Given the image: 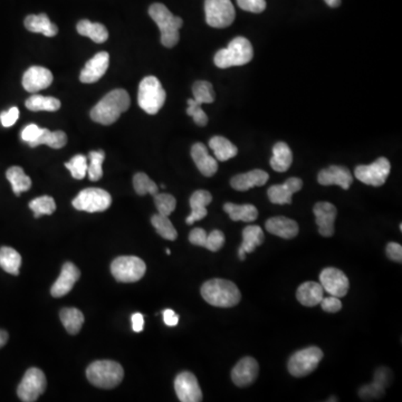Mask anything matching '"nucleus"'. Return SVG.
Segmentation results:
<instances>
[{
    "mask_svg": "<svg viewBox=\"0 0 402 402\" xmlns=\"http://www.w3.org/2000/svg\"><path fill=\"white\" fill-rule=\"evenodd\" d=\"M130 104V95L126 89H113L92 109V120L103 126H110L129 110Z\"/></svg>",
    "mask_w": 402,
    "mask_h": 402,
    "instance_id": "1",
    "label": "nucleus"
},
{
    "mask_svg": "<svg viewBox=\"0 0 402 402\" xmlns=\"http://www.w3.org/2000/svg\"><path fill=\"white\" fill-rule=\"evenodd\" d=\"M201 295L207 303L216 308H233L241 300V294L233 282L220 278L207 281L201 286Z\"/></svg>",
    "mask_w": 402,
    "mask_h": 402,
    "instance_id": "2",
    "label": "nucleus"
},
{
    "mask_svg": "<svg viewBox=\"0 0 402 402\" xmlns=\"http://www.w3.org/2000/svg\"><path fill=\"white\" fill-rule=\"evenodd\" d=\"M149 15L159 27L162 45L168 48L175 46L180 38L179 29L183 27V19L175 16L163 4L159 3L150 6Z\"/></svg>",
    "mask_w": 402,
    "mask_h": 402,
    "instance_id": "3",
    "label": "nucleus"
},
{
    "mask_svg": "<svg viewBox=\"0 0 402 402\" xmlns=\"http://www.w3.org/2000/svg\"><path fill=\"white\" fill-rule=\"evenodd\" d=\"M254 50L251 42L245 37H236L227 48L216 53L214 65L219 68L243 66L253 60Z\"/></svg>",
    "mask_w": 402,
    "mask_h": 402,
    "instance_id": "4",
    "label": "nucleus"
},
{
    "mask_svg": "<svg viewBox=\"0 0 402 402\" xmlns=\"http://www.w3.org/2000/svg\"><path fill=\"white\" fill-rule=\"evenodd\" d=\"M87 380L97 388L113 389L122 382L124 371L115 361H95L87 368Z\"/></svg>",
    "mask_w": 402,
    "mask_h": 402,
    "instance_id": "5",
    "label": "nucleus"
},
{
    "mask_svg": "<svg viewBox=\"0 0 402 402\" xmlns=\"http://www.w3.org/2000/svg\"><path fill=\"white\" fill-rule=\"evenodd\" d=\"M165 91L156 76H146L138 87V103L148 114H157L165 102Z\"/></svg>",
    "mask_w": 402,
    "mask_h": 402,
    "instance_id": "6",
    "label": "nucleus"
},
{
    "mask_svg": "<svg viewBox=\"0 0 402 402\" xmlns=\"http://www.w3.org/2000/svg\"><path fill=\"white\" fill-rule=\"evenodd\" d=\"M146 272V265L136 256H121L111 264V273L118 282L134 283L141 280Z\"/></svg>",
    "mask_w": 402,
    "mask_h": 402,
    "instance_id": "7",
    "label": "nucleus"
},
{
    "mask_svg": "<svg viewBox=\"0 0 402 402\" xmlns=\"http://www.w3.org/2000/svg\"><path fill=\"white\" fill-rule=\"evenodd\" d=\"M112 197L107 191L99 188H87L73 199L72 205L80 212H102L110 208Z\"/></svg>",
    "mask_w": 402,
    "mask_h": 402,
    "instance_id": "8",
    "label": "nucleus"
},
{
    "mask_svg": "<svg viewBox=\"0 0 402 402\" xmlns=\"http://www.w3.org/2000/svg\"><path fill=\"white\" fill-rule=\"evenodd\" d=\"M323 359V351L317 347H310L298 351L288 361V371L296 378L308 376L319 366Z\"/></svg>",
    "mask_w": 402,
    "mask_h": 402,
    "instance_id": "9",
    "label": "nucleus"
},
{
    "mask_svg": "<svg viewBox=\"0 0 402 402\" xmlns=\"http://www.w3.org/2000/svg\"><path fill=\"white\" fill-rule=\"evenodd\" d=\"M207 24L214 28H226L235 21L236 11L230 0H205Z\"/></svg>",
    "mask_w": 402,
    "mask_h": 402,
    "instance_id": "10",
    "label": "nucleus"
},
{
    "mask_svg": "<svg viewBox=\"0 0 402 402\" xmlns=\"http://www.w3.org/2000/svg\"><path fill=\"white\" fill-rule=\"evenodd\" d=\"M46 386L48 380L44 372L38 368H31L19 384L17 394L21 401L34 402L44 393Z\"/></svg>",
    "mask_w": 402,
    "mask_h": 402,
    "instance_id": "11",
    "label": "nucleus"
},
{
    "mask_svg": "<svg viewBox=\"0 0 402 402\" xmlns=\"http://www.w3.org/2000/svg\"><path fill=\"white\" fill-rule=\"evenodd\" d=\"M390 171H391V165L389 160L381 157L371 165H358L355 168L354 175L361 183L374 187H381L389 177Z\"/></svg>",
    "mask_w": 402,
    "mask_h": 402,
    "instance_id": "12",
    "label": "nucleus"
},
{
    "mask_svg": "<svg viewBox=\"0 0 402 402\" xmlns=\"http://www.w3.org/2000/svg\"><path fill=\"white\" fill-rule=\"evenodd\" d=\"M320 284L322 285L324 290H327L332 296L337 298L347 295V290L350 288L347 275L335 267H327L322 271L320 274Z\"/></svg>",
    "mask_w": 402,
    "mask_h": 402,
    "instance_id": "13",
    "label": "nucleus"
},
{
    "mask_svg": "<svg viewBox=\"0 0 402 402\" xmlns=\"http://www.w3.org/2000/svg\"><path fill=\"white\" fill-rule=\"evenodd\" d=\"M175 390L178 399L183 402L202 401V392L195 374L185 371L178 374L175 380Z\"/></svg>",
    "mask_w": 402,
    "mask_h": 402,
    "instance_id": "14",
    "label": "nucleus"
},
{
    "mask_svg": "<svg viewBox=\"0 0 402 402\" xmlns=\"http://www.w3.org/2000/svg\"><path fill=\"white\" fill-rule=\"evenodd\" d=\"M316 225L319 227V233L323 237H332L335 235V222L337 218V210L335 205L327 201L317 202L314 206Z\"/></svg>",
    "mask_w": 402,
    "mask_h": 402,
    "instance_id": "15",
    "label": "nucleus"
},
{
    "mask_svg": "<svg viewBox=\"0 0 402 402\" xmlns=\"http://www.w3.org/2000/svg\"><path fill=\"white\" fill-rule=\"evenodd\" d=\"M109 64H110V55L107 52L97 53V55L93 56L82 70L80 76L82 83H95L99 79H102L103 75L107 73Z\"/></svg>",
    "mask_w": 402,
    "mask_h": 402,
    "instance_id": "16",
    "label": "nucleus"
},
{
    "mask_svg": "<svg viewBox=\"0 0 402 402\" xmlns=\"http://www.w3.org/2000/svg\"><path fill=\"white\" fill-rule=\"evenodd\" d=\"M81 276L80 269L73 264V263H65L62 267L60 277L56 282L53 284L50 288V294L54 298H62V296L67 295L71 292L74 285L79 281Z\"/></svg>",
    "mask_w": 402,
    "mask_h": 402,
    "instance_id": "17",
    "label": "nucleus"
},
{
    "mask_svg": "<svg viewBox=\"0 0 402 402\" xmlns=\"http://www.w3.org/2000/svg\"><path fill=\"white\" fill-rule=\"evenodd\" d=\"M317 181L322 185H339L347 190L353 183V175L350 170L342 165H331L320 171Z\"/></svg>",
    "mask_w": 402,
    "mask_h": 402,
    "instance_id": "18",
    "label": "nucleus"
},
{
    "mask_svg": "<svg viewBox=\"0 0 402 402\" xmlns=\"http://www.w3.org/2000/svg\"><path fill=\"white\" fill-rule=\"evenodd\" d=\"M259 366L257 361L251 357L241 359L232 371V380L239 388L249 386L256 380Z\"/></svg>",
    "mask_w": 402,
    "mask_h": 402,
    "instance_id": "19",
    "label": "nucleus"
},
{
    "mask_svg": "<svg viewBox=\"0 0 402 402\" xmlns=\"http://www.w3.org/2000/svg\"><path fill=\"white\" fill-rule=\"evenodd\" d=\"M303 187L300 178H290L283 185H272L267 191L268 199L275 205L292 204V197Z\"/></svg>",
    "mask_w": 402,
    "mask_h": 402,
    "instance_id": "20",
    "label": "nucleus"
},
{
    "mask_svg": "<svg viewBox=\"0 0 402 402\" xmlns=\"http://www.w3.org/2000/svg\"><path fill=\"white\" fill-rule=\"evenodd\" d=\"M52 82V72L42 66L29 67L23 76V87L31 93L48 89L50 87Z\"/></svg>",
    "mask_w": 402,
    "mask_h": 402,
    "instance_id": "21",
    "label": "nucleus"
},
{
    "mask_svg": "<svg viewBox=\"0 0 402 402\" xmlns=\"http://www.w3.org/2000/svg\"><path fill=\"white\" fill-rule=\"evenodd\" d=\"M191 157L197 168L205 177H212L217 173L218 162L212 157L204 143H195L191 148Z\"/></svg>",
    "mask_w": 402,
    "mask_h": 402,
    "instance_id": "22",
    "label": "nucleus"
},
{
    "mask_svg": "<svg viewBox=\"0 0 402 402\" xmlns=\"http://www.w3.org/2000/svg\"><path fill=\"white\" fill-rule=\"evenodd\" d=\"M268 173L263 170H251L249 173L235 175L230 180V185L237 191H247L254 187H261L268 181Z\"/></svg>",
    "mask_w": 402,
    "mask_h": 402,
    "instance_id": "23",
    "label": "nucleus"
},
{
    "mask_svg": "<svg viewBox=\"0 0 402 402\" xmlns=\"http://www.w3.org/2000/svg\"><path fill=\"white\" fill-rule=\"evenodd\" d=\"M212 196L210 191H195L190 197L191 214L185 219L187 225H192L193 222L204 219L208 214L207 206L212 204Z\"/></svg>",
    "mask_w": 402,
    "mask_h": 402,
    "instance_id": "24",
    "label": "nucleus"
},
{
    "mask_svg": "<svg viewBox=\"0 0 402 402\" xmlns=\"http://www.w3.org/2000/svg\"><path fill=\"white\" fill-rule=\"evenodd\" d=\"M265 227L268 233L284 239H292L298 234V222L286 217L269 218L265 224Z\"/></svg>",
    "mask_w": 402,
    "mask_h": 402,
    "instance_id": "25",
    "label": "nucleus"
},
{
    "mask_svg": "<svg viewBox=\"0 0 402 402\" xmlns=\"http://www.w3.org/2000/svg\"><path fill=\"white\" fill-rule=\"evenodd\" d=\"M390 370L388 369H379L374 374V384L362 386L360 389L361 399L372 400L379 399L384 393V386L389 384Z\"/></svg>",
    "mask_w": 402,
    "mask_h": 402,
    "instance_id": "26",
    "label": "nucleus"
},
{
    "mask_svg": "<svg viewBox=\"0 0 402 402\" xmlns=\"http://www.w3.org/2000/svg\"><path fill=\"white\" fill-rule=\"evenodd\" d=\"M296 298L302 305L313 308L321 303L324 298V290L320 283L305 282L298 288Z\"/></svg>",
    "mask_w": 402,
    "mask_h": 402,
    "instance_id": "27",
    "label": "nucleus"
},
{
    "mask_svg": "<svg viewBox=\"0 0 402 402\" xmlns=\"http://www.w3.org/2000/svg\"><path fill=\"white\" fill-rule=\"evenodd\" d=\"M25 27L29 32L40 33L48 37L56 36L58 33V26L53 24L46 13L29 15L25 19Z\"/></svg>",
    "mask_w": 402,
    "mask_h": 402,
    "instance_id": "28",
    "label": "nucleus"
},
{
    "mask_svg": "<svg viewBox=\"0 0 402 402\" xmlns=\"http://www.w3.org/2000/svg\"><path fill=\"white\" fill-rule=\"evenodd\" d=\"M293 162V153L290 146L285 142H277L273 146V157L271 159V167L277 173H285L290 169Z\"/></svg>",
    "mask_w": 402,
    "mask_h": 402,
    "instance_id": "29",
    "label": "nucleus"
},
{
    "mask_svg": "<svg viewBox=\"0 0 402 402\" xmlns=\"http://www.w3.org/2000/svg\"><path fill=\"white\" fill-rule=\"evenodd\" d=\"M224 210L227 212L233 222H251L259 217V210L254 205H236L227 202L224 205Z\"/></svg>",
    "mask_w": 402,
    "mask_h": 402,
    "instance_id": "30",
    "label": "nucleus"
},
{
    "mask_svg": "<svg viewBox=\"0 0 402 402\" xmlns=\"http://www.w3.org/2000/svg\"><path fill=\"white\" fill-rule=\"evenodd\" d=\"M210 149L214 151L217 161L225 162L233 159L238 153L237 146L224 136H216L210 140Z\"/></svg>",
    "mask_w": 402,
    "mask_h": 402,
    "instance_id": "31",
    "label": "nucleus"
},
{
    "mask_svg": "<svg viewBox=\"0 0 402 402\" xmlns=\"http://www.w3.org/2000/svg\"><path fill=\"white\" fill-rule=\"evenodd\" d=\"M77 32L82 36H87L97 44L107 42L109 38L107 27L99 23H92L87 19H83L77 24Z\"/></svg>",
    "mask_w": 402,
    "mask_h": 402,
    "instance_id": "32",
    "label": "nucleus"
},
{
    "mask_svg": "<svg viewBox=\"0 0 402 402\" xmlns=\"http://www.w3.org/2000/svg\"><path fill=\"white\" fill-rule=\"evenodd\" d=\"M6 177L13 187V191L16 196H21V192L28 191L32 188V179L25 173L24 169L21 167L9 168L6 173Z\"/></svg>",
    "mask_w": 402,
    "mask_h": 402,
    "instance_id": "33",
    "label": "nucleus"
},
{
    "mask_svg": "<svg viewBox=\"0 0 402 402\" xmlns=\"http://www.w3.org/2000/svg\"><path fill=\"white\" fill-rule=\"evenodd\" d=\"M60 319L70 335H77L83 327L84 315L79 308H63L60 312Z\"/></svg>",
    "mask_w": 402,
    "mask_h": 402,
    "instance_id": "34",
    "label": "nucleus"
},
{
    "mask_svg": "<svg viewBox=\"0 0 402 402\" xmlns=\"http://www.w3.org/2000/svg\"><path fill=\"white\" fill-rule=\"evenodd\" d=\"M21 266V254L11 247L0 249V267L11 275H18Z\"/></svg>",
    "mask_w": 402,
    "mask_h": 402,
    "instance_id": "35",
    "label": "nucleus"
},
{
    "mask_svg": "<svg viewBox=\"0 0 402 402\" xmlns=\"http://www.w3.org/2000/svg\"><path fill=\"white\" fill-rule=\"evenodd\" d=\"M265 236L259 226H247L243 230V243L241 247L246 254L253 253L256 247L264 243Z\"/></svg>",
    "mask_w": 402,
    "mask_h": 402,
    "instance_id": "36",
    "label": "nucleus"
},
{
    "mask_svg": "<svg viewBox=\"0 0 402 402\" xmlns=\"http://www.w3.org/2000/svg\"><path fill=\"white\" fill-rule=\"evenodd\" d=\"M27 109L31 111H48V112H55L60 110V101L56 97H43V95H33L27 99Z\"/></svg>",
    "mask_w": 402,
    "mask_h": 402,
    "instance_id": "37",
    "label": "nucleus"
},
{
    "mask_svg": "<svg viewBox=\"0 0 402 402\" xmlns=\"http://www.w3.org/2000/svg\"><path fill=\"white\" fill-rule=\"evenodd\" d=\"M66 143H67V136L63 131L52 132V131L48 130V129H42V134L37 138L33 148L42 146V144H46V146H50L53 149H62L63 146H66Z\"/></svg>",
    "mask_w": 402,
    "mask_h": 402,
    "instance_id": "38",
    "label": "nucleus"
},
{
    "mask_svg": "<svg viewBox=\"0 0 402 402\" xmlns=\"http://www.w3.org/2000/svg\"><path fill=\"white\" fill-rule=\"evenodd\" d=\"M152 226L157 233L167 241H175L178 237L177 230L173 227V222H170L168 216L163 214H154L151 218Z\"/></svg>",
    "mask_w": 402,
    "mask_h": 402,
    "instance_id": "39",
    "label": "nucleus"
},
{
    "mask_svg": "<svg viewBox=\"0 0 402 402\" xmlns=\"http://www.w3.org/2000/svg\"><path fill=\"white\" fill-rule=\"evenodd\" d=\"M193 99L199 105L210 104L214 101V91L210 82L198 81L193 84Z\"/></svg>",
    "mask_w": 402,
    "mask_h": 402,
    "instance_id": "40",
    "label": "nucleus"
},
{
    "mask_svg": "<svg viewBox=\"0 0 402 402\" xmlns=\"http://www.w3.org/2000/svg\"><path fill=\"white\" fill-rule=\"evenodd\" d=\"M104 159L105 152L103 150L89 152V162H87V175L89 180L99 181L103 177L102 165Z\"/></svg>",
    "mask_w": 402,
    "mask_h": 402,
    "instance_id": "41",
    "label": "nucleus"
},
{
    "mask_svg": "<svg viewBox=\"0 0 402 402\" xmlns=\"http://www.w3.org/2000/svg\"><path fill=\"white\" fill-rule=\"evenodd\" d=\"M29 208L34 212L35 218H40L43 214H52L56 210L55 200L50 196L38 197L29 202Z\"/></svg>",
    "mask_w": 402,
    "mask_h": 402,
    "instance_id": "42",
    "label": "nucleus"
},
{
    "mask_svg": "<svg viewBox=\"0 0 402 402\" xmlns=\"http://www.w3.org/2000/svg\"><path fill=\"white\" fill-rule=\"evenodd\" d=\"M134 187L138 196L150 193L152 196L159 192L157 183L152 181L146 173H138L134 177Z\"/></svg>",
    "mask_w": 402,
    "mask_h": 402,
    "instance_id": "43",
    "label": "nucleus"
},
{
    "mask_svg": "<svg viewBox=\"0 0 402 402\" xmlns=\"http://www.w3.org/2000/svg\"><path fill=\"white\" fill-rule=\"evenodd\" d=\"M65 167L71 171L72 177L76 180H82L87 175V158L83 154H77L66 162Z\"/></svg>",
    "mask_w": 402,
    "mask_h": 402,
    "instance_id": "44",
    "label": "nucleus"
},
{
    "mask_svg": "<svg viewBox=\"0 0 402 402\" xmlns=\"http://www.w3.org/2000/svg\"><path fill=\"white\" fill-rule=\"evenodd\" d=\"M154 204L157 206L158 212L163 216H169L175 212L177 200L169 193H159L154 195Z\"/></svg>",
    "mask_w": 402,
    "mask_h": 402,
    "instance_id": "45",
    "label": "nucleus"
},
{
    "mask_svg": "<svg viewBox=\"0 0 402 402\" xmlns=\"http://www.w3.org/2000/svg\"><path fill=\"white\" fill-rule=\"evenodd\" d=\"M187 114L190 115L197 126H206L207 123H208V116H207L206 113L201 109V105L196 103V101L193 99H188Z\"/></svg>",
    "mask_w": 402,
    "mask_h": 402,
    "instance_id": "46",
    "label": "nucleus"
},
{
    "mask_svg": "<svg viewBox=\"0 0 402 402\" xmlns=\"http://www.w3.org/2000/svg\"><path fill=\"white\" fill-rule=\"evenodd\" d=\"M225 235L220 230H212L210 235L207 236L205 249L210 251H218L225 245Z\"/></svg>",
    "mask_w": 402,
    "mask_h": 402,
    "instance_id": "47",
    "label": "nucleus"
},
{
    "mask_svg": "<svg viewBox=\"0 0 402 402\" xmlns=\"http://www.w3.org/2000/svg\"><path fill=\"white\" fill-rule=\"evenodd\" d=\"M237 4L243 11L259 13L266 9V0H237Z\"/></svg>",
    "mask_w": 402,
    "mask_h": 402,
    "instance_id": "48",
    "label": "nucleus"
},
{
    "mask_svg": "<svg viewBox=\"0 0 402 402\" xmlns=\"http://www.w3.org/2000/svg\"><path fill=\"white\" fill-rule=\"evenodd\" d=\"M42 129L36 124H29V126H25L24 130L21 131V140L33 148L37 138L42 134Z\"/></svg>",
    "mask_w": 402,
    "mask_h": 402,
    "instance_id": "49",
    "label": "nucleus"
},
{
    "mask_svg": "<svg viewBox=\"0 0 402 402\" xmlns=\"http://www.w3.org/2000/svg\"><path fill=\"white\" fill-rule=\"evenodd\" d=\"M320 304H321L323 311L327 312V313H337V312L341 311V308H342V302L337 296L331 295L330 298H323Z\"/></svg>",
    "mask_w": 402,
    "mask_h": 402,
    "instance_id": "50",
    "label": "nucleus"
},
{
    "mask_svg": "<svg viewBox=\"0 0 402 402\" xmlns=\"http://www.w3.org/2000/svg\"><path fill=\"white\" fill-rule=\"evenodd\" d=\"M19 118L18 107H13L9 109V111L1 113L0 114V122L5 128H11L15 123L17 122Z\"/></svg>",
    "mask_w": 402,
    "mask_h": 402,
    "instance_id": "51",
    "label": "nucleus"
},
{
    "mask_svg": "<svg viewBox=\"0 0 402 402\" xmlns=\"http://www.w3.org/2000/svg\"><path fill=\"white\" fill-rule=\"evenodd\" d=\"M207 236L206 230L202 228H195L191 230L190 235H189V241L192 245L199 246V247H205L206 245Z\"/></svg>",
    "mask_w": 402,
    "mask_h": 402,
    "instance_id": "52",
    "label": "nucleus"
},
{
    "mask_svg": "<svg viewBox=\"0 0 402 402\" xmlns=\"http://www.w3.org/2000/svg\"><path fill=\"white\" fill-rule=\"evenodd\" d=\"M386 256L392 261L401 263L402 261V247L400 244L389 243L386 245Z\"/></svg>",
    "mask_w": 402,
    "mask_h": 402,
    "instance_id": "53",
    "label": "nucleus"
},
{
    "mask_svg": "<svg viewBox=\"0 0 402 402\" xmlns=\"http://www.w3.org/2000/svg\"><path fill=\"white\" fill-rule=\"evenodd\" d=\"M163 314V321L168 327H175L179 323V315L175 313V311L167 308L165 311L162 312Z\"/></svg>",
    "mask_w": 402,
    "mask_h": 402,
    "instance_id": "54",
    "label": "nucleus"
},
{
    "mask_svg": "<svg viewBox=\"0 0 402 402\" xmlns=\"http://www.w3.org/2000/svg\"><path fill=\"white\" fill-rule=\"evenodd\" d=\"M131 321H132V329L134 332L138 333V332L143 331L144 316L141 313H134L131 317Z\"/></svg>",
    "mask_w": 402,
    "mask_h": 402,
    "instance_id": "55",
    "label": "nucleus"
},
{
    "mask_svg": "<svg viewBox=\"0 0 402 402\" xmlns=\"http://www.w3.org/2000/svg\"><path fill=\"white\" fill-rule=\"evenodd\" d=\"M9 333L7 332L4 331V330H0V349L1 347H5L6 343L9 341Z\"/></svg>",
    "mask_w": 402,
    "mask_h": 402,
    "instance_id": "56",
    "label": "nucleus"
},
{
    "mask_svg": "<svg viewBox=\"0 0 402 402\" xmlns=\"http://www.w3.org/2000/svg\"><path fill=\"white\" fill-rule=\"evenodd\" d=\"M324 1L331 9H337V7L341 5V0H324Z\"/></svg>",
    "mask_w": 402,
    "mask_h": 402,
    "instance_id": "57",
    "label": "nucleus"
},
{
    "mask_svg": "<svg viewBox=\"0 0 402 402\" xmlns=\"http://www.w3.org/2000/svg\"><path fill=\"white\" fill-rule=\"evenodd\" d=\"M238 256H239V259H241V261H244V259H246L245 251H244V249H241V247H239V249H238Z\"/></svg>",
    "mask_w": 402,
    "mask_h": 402,
    "instance_id": "58",
    "label": "nucleus"
},
{
    "mask_svg": "<svg viewBox=\"0 0 402 402\" xmlns=\"http://www.w3.org/2000/svg\"><path fill=\"white\" fill-rule=\"evenodd\" d=\"M167 254H168V255H170V254H171V251H170V249H167Z\"/></svg>",
    "mask_w": 402,
    "mask_h": 402,
    "instance_id": "59",
    "label": "nucleus"
}]
</instances>
